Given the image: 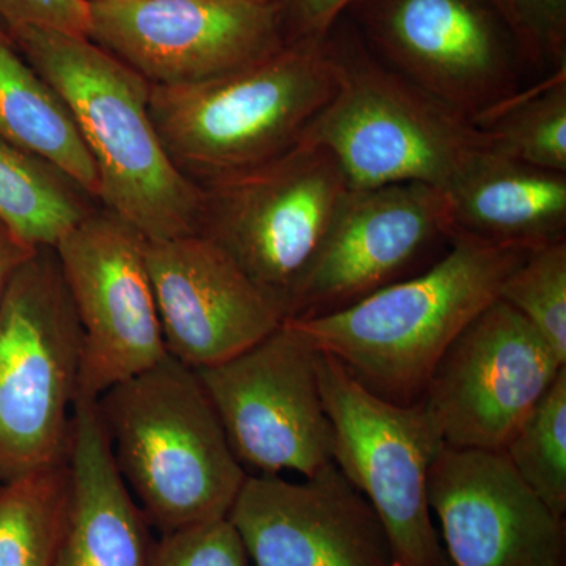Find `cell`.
<instances>
[{"label": "cell", "instance_id": "6da1fadb", "mask_svg": "<svg viewBox=\"0 0 566 566\" xmlns=\"http://www.w3.org/2000/svg\"><path fill=\"white\" fill-rule=\"evenodd\" d=\"M9 39L73 115L98 172L103 207L148 241L199 232L203 188L164 148L151 120L150 82L87 36L10 25Z\"/></svg>", "mask_w": 566, "mask_h": 566}, {"label": "cell", "instance_id": "7a4b0ae2", "mask_svg": "<svg viewBox=\"0 0 566 566\" xmlns=\"http://www.w3.org/2000/svg\"><path fill=\"white\" fill-rule=\"evenodd\" d=\"M528 252L453 240L420 274L334 314L285 322L371 394L395 405L417 403L442 354L497 300Z\"/></svg>", "mask_w": 566, "mask_h": 566}, {"label": "cell", "instance_id": "3957f363", "mask_svg": "<svg viewBox=\"0 0 566 566\" xmlns=\"http://www.w3.org/2000/svg\"><path fill=\"white\" fill-rule=\"evenodd\" d=\"M95 405L114 463L159 535L229 516L248 472L193 368L167 354Z\"/></svg>", "mask_w": 566, "mask_h": 566}, {"label": "cell", "instance_id": "277c9868", "mask_svg": "<svg viewBox=\"0 0 566 566\" xmlns=\"http://www.w3.org/2000/svg\"><path fill=\"white\" fill-rule=\"evenodd\" d=\"M334 91L326 39L294 41L214 80L151 85L150 114L177 169L203 188L292 150Z\"/></svg>", "mask_w": 566, "mask_h": 566}, {"label": "cell", "instance_id": "5b68a950", "mask_svg": "<svg viewBox=\"0 0 566 566\" xmlns=\"http://www.w3.org/2000/svg\"><path fill=\"white\" fill-rule=\"evenodd\" d=\"M333 61V98L305 129V144L333 153L352 189L398 182L446 188L485 133L438 102L363 48L326 36Z\"/></svg>", "mask_w": 566, "mask_h": 566}, {"label": "cell", "instance_id": "8992f818", "mask_svg": "<svg viewBox=\"0 0 566 566\" xmlns=\"http://www.w3.org/2000/svg\"><path fill=\"white\" fill-rule=\"evenodd\" d=\"M84 335L54 248L0 297V483L69 458Z\"/></svg>", "mask_w": 566, "mask_h": 566}, {"label": "cell", "instance_id": "52a82bcc", "mask_svg": "<svg viewBox=\"0 0 566 566\" xmlns=\"http://www.w3.org/2000/svg\"><path fill=\"white\" fill-rule=\"evenodd\" d=\"M349 191L333 153L300 142L256 169L203 186L197 233L218 244L285 322Z\"/></svg>", "mask_w": 566, "mask_h": 566}, {"label": "cell", "instance_id": "ba28073f", "mask_svg": "<svg viewBox=\"0 0 566 566\" xmlns=\"http://www.w3.org/2000/svg\"><path fill=\"white\" fill-rule=\"evenodd\" d=\"M316 368L334 463L374 509L395 564L449 566L428 501L431 464L444 442L423 400H382L327 354L318 353Z\"/></svg>", "mask_w": 566, "mask_h": 566}, {"label": "cell", "instance_id": "9c48e42d", "mask_svg": "<svg viewBox=\"0 0 566 566\" xmlns=\"http://www.w3.org/2000/svg\"><path fill=\"white\" fill-rule=\"evenodd\" d=\"M318 353L289 323L243 353L197 368L227 441L260 474L312 476L334 461V428L319 389Z\"/></svg>", "mask_w": 566, "mask_h": 566}, {"label": "cell", "instance_id": "30bf717a", "mask_svg": "<svg viewBox=\"0 0 566 566\" xmlns=\"http://www.w3.org/2000/svg\"><path fill=\"white\" fill-rule=\"evenodd\" d=\"M145 245L136 227L106 208L55 244L84 335L80 397L96 400L167 356Z\"/></svg>", "mask_w": 566, "mask_h": 566}, {"label": "cell", "instance_id": "8fae6325", "mask_svg": "<svg viewBox=\"0 0 566 566\" xmlns=\"http://www.w3.org/2000/svg\"><path fill=\"white\" fill-rule=\"evenodd\" d=\"M565 367L497 297L442 354L422 400L446 447L504 450Z\"/></svg>", "mask_w": 566, "mask_h": 566}, {"label": "cell", "instance_id": "7c38bea8", "mask_svg": "<svg viewBox=\"0 0 566 566\" xmlns=\"http://www.w3.org/2000/svg\"><path fill=\"white\" fill-rule=\"evenodd\" d=\"M441 188L398 182L352 189L294 293L286 319L334 314L422 273L450 248Z\"/></svg>", "mask_w": 566, "mask_h": 566}, {"label": "cell", "instance_id": "4fadbf2b", "mask_svg": "<svg viewBox=\"0 0 566 566\" xmlns=\"http://www.w3.org/2000/svg\"><path fill=\"white\" fill-rule=\"evenodd\" d=\"M88 11V39L151 85L214 80L289 44L279 0H122Z\"/></svg>", "mask_w": 566, "mask_h": 566}, {"label": "cell", "instance_id": "5bb4252c", "mask_svg": "<svg viewBox=\"0 0 566 566\" xmlns=\"http://www.w3.org/2000/svg\"><path fill=\"white\" fill-rule=\"evenodd\" d=\"M363 2L365 29L386 65L469 120L523 91L502 22L485 0Z\"/></svg>", "mask_w": 566, "mask_h": 566}, {"label": "cell", "instance_id": "9a60e30c", "mask_svg": "<svg viewBox=\"0 0 566 566\" xmlns=\"http://www.w3.org/2000/svg\"><path fill=\"white\" fill-rule=\"evenodd\" d=\"M449 566H566V521L502 450L442 447L428 476Z\"/></svg>", "mask_w": 566, "mask_h": 566}, {"label": "cell", "instance_id": "2e32d148", "mask_svg": "<svg viewBox=\"0 0 566 566\" xmlns=\"http://www.w3.org/2000/svg\"><path fill=\"white\" fill-rule=\"evenodd\" d=\"M227 520L252 566H397L374 509L334 461L304 482L248 475Z\"/></svg>", "mask_w": 566, "mask_h": 566}, {"label": "cell", "instance_id": "e0dca14e", "mask_svg": "<svg viewBox=\"0 0 566 566\" xmlns=\"http://www.w3.org/2000/svg\"><path fill=\"white\" fill-rule=\"evenodd\" d=\"M164 345L188 367L221 364L283 318L238 264L202 233L145 245Z\"/></svg>", "mask_w": 566, "mask_h": 566}, {"label": "cell", "instance_id": "ac0fdd59", "mask_svg": "<svg viewBox=\"0 0 566 566\" xmlns=\"http://www.w3.org/2000/svg\"><path fill=\"white\" fill-rule=\"evenodd\" d=\"M69 469V516L54 566H147L153 527L114 463L93 398L74 405Z\"/></svg>", "mask_w": 566, "mask_h": 566}, {"label": "cell", "instance_id": "d6986e66", "mask_svg": "<svg viewBox=\"0 0 566 566\" xmlns=\"http://www.w3.org/2000/svg\"><path fill=\"white\" fill-rule=\"evenodd\" d=\"M453 240L534 251L566 240V174L486 147L442 188Z\"/></svg>", "mask_w": 566, "mask_h": 566}, {"label": "cell", "instance_id": "ffe728a7", "mask_svg": "<svg viewBox=\"0 0 566 566\" xmlns=\"http://www.w3.org/2000/svg\"><path fill=\"white\" fill-rule=\"evenodd\" d=\"M0 140L39 156L98 200L99 178L61 95L0 33Z\"/></svg>", "mask_w": 566, "mask_h": 566}, {"label": "cell", "instance_id": "44dd1931", "mask_svg": "<svg viewBox=\"0 0 566 566\" xmlns=\"http://www.w3.org/2000/svg\"><path fill=\"white\" fill-rule=\"evenodd\" d=\"M93 197L39 156L0 140V219L33 248H55Z\"/></svg>", "mask_w": 566, "mask_h": 566}, {"label": "cell", "instance_id": "7402d4cb", "mask_svg": "<svg viewBox=\"0 0 566 566\" xmlns=\"http://www.w3.org/2000/svg\"><path fill=\"white\" fill-rule=\"evenodd\" d=\"M69 505V458L0 483V566H54Z\"/></svg>", "mask_w": 566, "mask_h": 566}, {"label": "cell", "instance_id": "603a6c76", "mask_svg": "<svg viewBox=\"0 0 566 566\" xmlns=\"http://www.w3.org/2000/svg\"><path fill=\"white\" fill-rule=\"evenodd\" d=\"M475 123L490 148L506 158L566 174V69L523 88Z\"/></svg>", "mask_w": 566, "mask_h": 566}, {"label": "cell", "instance_id": "cb8c5ba5", "mask_svg": "<svg viewBox=\"0 0 566 566\" xmlns=\"http://www.w3.org/2000/svg\"><path fill=\"white\" fill-rule=\"evenodd\" d=\"M502 452L527 486L556 515L565 517L566 367Z\"/></svg>", "mask_w": 566, "mask_h": 566}, {"label": "cell", "instance_id": "d4e9b609", "mask_svg": "<svg viewBox=\"0 0 566 566\" xmlns=\"http://www.w3.org/2000/svg\"><path fill=\"white\" fill-rule=\"evenodd\" d=\"M499 300L520 312L566 364V240L528 252Z\"/></svg>", "mask_w": 566, "mask_h": 566}, {"label": "cell", "instance_id": "484cf974", "mask_svg": "<svg viewBox=\"0 0 566 566\" xmlns=\"http://www.w3.org/2000/svg\"><path fill=\"white\" fill-rule=\"evenodd\" d=\"M521 61L551 74L566 69V0H485Z\"/></svg>", "mask_w": 566, "mask_h": 566}, {"label": "cell", "instance_id": "4316f807", "mask_svg": "<svg viewBox=\"0 0 566 566\" xmlns=\"http://www.w3.org/2000/svg\"><path fill=\"white\" fill-rule=\"evenodd\" d=\"M147 566H252L227 517L159 535Z\"/></svg>", "mask_w": 566, "mask_h": 566}, {"label": "cell", "instance_id": "83f0119b", "mask_svg": "<svg viewBox=\"0 0 566 566\" xmlns=\"http://www.w3.org/2000/svg\"><path fill=\"white\" fill-rule=\"evenodd\" d=\"M0 20L87 36L91 11L85 0H0Z\"/></svg>", "mask_w": 566, "mask_h": 566}, {"label": "cell", "instance_id": "f1b7e54d", "mask_svg": "<svg viewBox=\"0 0 566 566\" xmlns=\"http://www.w3.org/2000/svg\"><path fill=\"white\" fill-rule=\"evenodd\" d=\"M357 0H279L286 41H319Z\"/></svg>", "mask_w": 566, "mask_h": 566}, {"label": "cell", "instance_id": "f546056e", "mask_svg": "<svg viewBox=\"0 0 566 566\" xmlns=\"http://www.w3.org/2000/svg\"><path fill=\"white\" fill-rule=\"evenodd\" d=\"M35 251L36 248L25 243L0 219V297L17 271L31 259Z\"/></svg>", "mask_w": 566, "mask_h": 566}, {"label": "cell", "instance_id": "4dcf8cb0", "mask_svg": "<svg viewBox=\"0 0 566 566\" xmlns=\"http://www.w3.org/2000/svg\"><path fill=\"white\" fill-rule=\"evenodd\" d=\"M85 2L92 6V3L122 2V0H85Z\"/></svg>", "mask_w": 566, "mask_h": 566}, {"label": "cell", "instance_id": "1f68e13d", "mask_svg": "<svg viewBox=\"0 0 566 566\" xmlns=\"http://www.w3.org/2000/svg\"><path fill=\"white\" fill-rule=\"evenodd\" d=\"M0 33H6V32L2 31V28H0Z\"/></svg>", "mask_w": 566, "mask_h": 566}]
</instances>
